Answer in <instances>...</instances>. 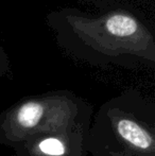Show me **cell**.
I'll list each match as a JSON object with an SVG mask.
<instances>
[{
  "instance_id": "obj_1",
  "label": "cell",
  "mask_w": 155,
  "mask_h": 156,
  "mask_svg": "<svg viewBox=\"0 0 155 156\" xmlns=\"http://www.w3.org/2000/svg\"><path fill=\"white\" fill-rule=\"evenodd\" d=\"M86 105L69 94L29 98L0 115V142L15 148L36 136L67 133L87 125Z\"/></svg>"
},
{
  "instance_id": "obj_5",
  "label": "cell",
  "mask_w": 155,
  "mask_h": 156,
  "mask_svg": "<svg viewBox=\"0 0 155 156\" xmlns=\"http://www.w3.org/2000/svg\"><path fill=\"white\" fill-rule=\"evenodd\" d=\"M6 69H8V58H6V55L4 54L2 48L0 47V76H3Z\"/></svg>"
},
{
  "instance_id": "obj_3",
  "label": "cell",
  "mask_w": 155,
  "mask_h": 156,
  "mask_svg": "<svg viewBox=\"0 0 155 156\" xmlns=\"http://www.w3.org/2000/svg\"><path fill=\"white\" fill-rule=\"evenodd\" d=\"M110 119L113 132L118 141L130 154L154 156V131L130 113L114 108L110 111Z\"/></svg>"
},
{
  "instance_id": "obj_2",
  "label": "cell",
  "mask_w": 155,
  "mask_h": 156,
  "mask_svg": "<svg viewBox=\"0 0 155 156\" xmlns=\"http://www.w3.org/2000/svg\"><path fill=\"white\" fill-rule=\"evenodd\" d=\"M71 30L89 47L106 55L131 54L155 60L152 33L135 16L123 11L111 12L97 18L68 15Z\"/></svg>"
},
{
  "instance_id": "obj_4",
  "label": "cell",
  "mask_w": 155,
  "mask_h": 156,
  "mask_svg": "<svg viewBox=\"0 0 155 156\" xmlns=\"http://www.w3.org/2000/svg\"><path fill=\"white\" fill-rule=\"evenodd\" d=\"M87 127L33 137L15 147L18 156H80Z\"/></svg>"
}]
</instances>
